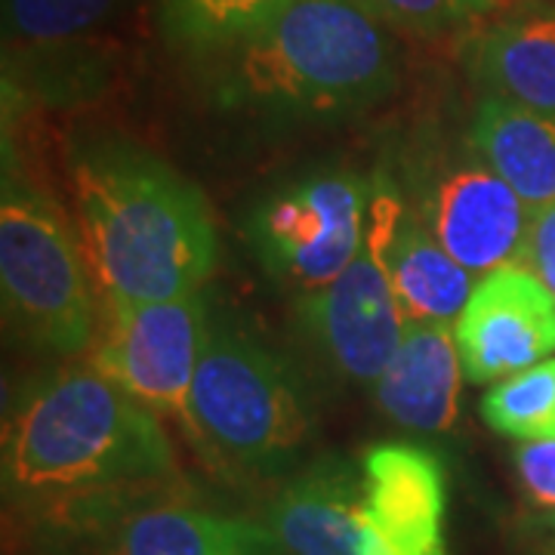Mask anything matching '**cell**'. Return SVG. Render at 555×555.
<instances>
[{"mask_svg":"<svg viewBox=\"0 0 555 555\" xmlns=\"http://www.w3.org/2000/svg\"><path fill=\"white\" fill-rule=\"evenodd\" d=\"M7 506L65 534H108L139 506L177 496L173 444L145 404L93 364L31 379L3 420Z\"/></svg>","mask_w":555,"mask_h":555,"instance_id":"6da1fadb","label":"cell"},{"mask_svg":"<svg viewBox=\"0 0 555 555\" xmlns=\"http://www.w3.org/2000/svg\"><path fill=\"white\" fill-rule=\"evenodd\" d=\"M78 238L100 299L160 302L204 291L217 222L195 182L124 137H87L68 155Z\"/></svg>","mask_w":555,"mask_h":555,"instance_id":"7a4b0ae2","label":"cell"},{"mask_svg":"<svg viewBox=\"0 0 555 555\" xmlns=\"http://www.w3.org/2000/svg\"><path fill=\"white\" fill-rule=\"evenodd\" d=\"M210 56L219 108L278 127L358 118L398 83L392 28L361 0H294Z\"/></svg>","mask_w":555,"mask_h":555,"instance_id":"3957f363","label":"cell"},{"mask_svg":"<svg viewBox=\"0 0 555 555\" xmlns=\"http://www.w3.org/2000/svg\"><path fill=\"white\" fill-rule=\"evenodd\" d=\"M189 444L229 476L294 469L318 429L297 367L229 318H214L189 398Z\"/></svg>","mask_w":555,"mask_h":555,"instance_id":"277c9868","label":"cell"},{"mask_svg":"<svg viewBox=\"0 0 555 555\" xmlns=\"http://www.w3.org/2000/svg\"><path fill=\"white\" fill-rule=\"evenodd\" d=\"M0 294L7 324L31 352L90 356L102 299L80 238L50 201L10 170L0 201Z\"/></svg>","mask_w":555,"mask_h":555,"instance_id":"5b68a950","label":"cell"},{"mask_svg":"<svg viewBox=\"0 0 555 555\" xmlns=\"http://www.w3.org/2000/svg\"><path fill=\"white\" fill-rule=\"evenodd\" d=\"M401 164L404 198L456 262L478 278L521 266L531 210L478 155L469 133L423 130Z\"/></svg>","mask_w":555,"mask_h":555,"instance_id":"8992f818","label":"cell"},{"mask_svg":"<svg viewBox=\"0 0 555 555\" xmlns=\"http://www.w3.org/2000/svg\"><path fill=\"white\" fill-rule=\"evenodd\" d=\"M371 177L346 167H312L278 182L254 204L247 238L266 275L294 299L339 278L367 238Z\"/></svg>","mask_w":555,"mask_h":555,"instance_id":"52a82bcc","label":"cell"},{"mask_svg":"<svg viewBox=\"0 0 555 555\" xmlns=\"http://www.w3.org/2000/svg\"><path fill=\"white\" fill-rule=\"evenodd\" d=\"M210 321L204 291L160 302L102 299L90 364L189 438V398Z\"/></svg>","mask_w":555,"mask_h":555,"instance_id":"ba28073f","label":"cell"},{"mask_svg":"<svg viewBox=\"0 0 555 555\" xmlns=\"http://www.w3.org/2000/svg\"><path fill=\"white\" fill-rule=\"evenodd\" d=\"M297 324L324 367L361 389L377 386L408 318L371 241L343 275L297 299Z\"/></svg>","mask_w":555,"mask_h":555,"instance_id":"9c48e42d","label":"cell"},{"mask_svg":"<svg viewBox=\"0 0 555 555\" xmlns=\"http://www.w3.org/2000/svg\"><path fill=\"white\" fill-rule=\"evenodd\" d=\"M356 555H448V476L438 454L408 441L374 444L364 460Z\"/></svg>","mask_w":555,"mask_h":555,"instance_id":"30bf717a","label":"cell"},{"mask_svg":"<svg viewBox=\"0 0 555 555\" xmlns=\"http://www.w3.org/2000/svg\"><path fill=\"white\" fill-rule=\"evenodd\" d=\"M367 241L396 291L398 306L414 324L454 327L476 291L478 275L456 262L408 204L392 170L371 177Z\"/></svg>","mask_w":555,"mask_h":555,"instance_id":"8fae6325","label":"cell"},{"mask_svg":"<svg viewBox=\"0 0 555 555\" xmlns=\"http://www.w3.org/2000/svg\"><path fill=\"white\" fill-rule=\"evenodd\" d=\"M456 349L469 383H500L555 352V297L525 269L478 278L454 324Z\"/></svg>","mask_w":555,"mask_h":555,"instance_id":"7c38bea8","label":"cell"},{"mask_svg":"<svg viewBox=\"0 0 555 555\" xmlns=\"http://www.w3.org/2000/svg\"><path fill=\"white\" fill-rule=\"evenodd\" d=\"M463 68L481 96L555 115V0H528L478 25Z\"/></svg>","mask_w":555,"mask_h":555,"instance_id":"4fadbf2b","label":"cell"},{"mask_svg":"<svg viewBox=\"0 0 555 555\" xmlns=\"http://www.w3.org/2000/svg\"><path fill=\"white\" fill-rule=\"evenodd\" d=\"M361 503L364 469L324 454L284 481L262 521L287 555H356Z\"/></svg>","mask_w":555,"mask_h":555,"instance_id":"5bb4252c","label":"cell"},{"mask_svg":"<svg viewBox=\"0 0 555 555\" xmlns=\"http://www.w3.org/2000/svg\"><path fill=\"white\" fill-rule=\"evenodd\" d=\"M463 358L454 327L408 321L396 356L371 389L379 411L420 436L448 433L460 416Z\"/></svg>","mask_w":555,"mask_h":555,"instance_id":"9a60e30c","label":"cell"},{"mask_svg":"<svg viewBox=\"0 0 555 555\" xmlns=\"http://www.w3.org/2000/svg\"><path fill=\"white\" fill-rule=\"evenodd\" d=\"M102 555H287L266 521L204 509L179 496L139 506L108 528Z\"/></svg>","mask_w":555,"mask_h":555,"instance_id":"2e32d148","label":"cell"},{"mask_svg":"<svg viewBox=\"0 0 555 555\" xmlns=\"http://www.w3.org/2000/svg\"><path fill=\"white\" fill-rule=\"evenodd\" d=\"M466 133L528 210L555 204V115L478 96Z\"/></svg>","mask_w":555,"mask_h":555,"instance_id":"e0dca14e","label":"cell"},{"mask_svg":"<svg viewBox=\"0 0 555 555\" xmlns=\"http://www.w3.org/2000/svg\"><path fill=\"white\" fill-rule=\"evenodd\" d=\"M294 0H158V25L173 47L217 53L254 35Z\"/></svg>","mask_w":555,"mask_h":555,"instance_id":"ac0fdd59","label":"cell"},{"mask_svg":"<svg viewBox=\"0 0 555 555\" xmlns=\"http://www.w3.org/2000/svg\"><path fill=\"white\" fill-rule=\"evenodd\" d=\"M481 416L516 441L555 438V358L494 383L481 398Z\"/></svg>","mask_w":555,"mask_h":555,"instance_id":"d6986e66","label":"cell"},{"mask_svg":"<svg viewBox=\"0 0 555 555\" xmlns=\"http://www.w3.org/2000/svg\"><path fill=\"white\" fill-rule=\"evenodd\" d=\"M118 0H3L7 50H40L87 40Z\"/></svg>","mask_w":555,"mask_h":555,"instance_id":"ffe728a7","label":"cell"},{"mask_svg":"<svg viewBox=\"0 0 555 555\" xmlns=\"http://www.w3.org/2000/svg\"><path fill=\"white\" fill-rule=\"evenodd\" d=\"M379 22L416 38H441L503 13L506 0H361Z\"/></svg>","mask_w":555,"mask_h":555,"instance_id":"44dd1931","label":"cell"},{"mask_svg":"<svg viewBox=\"0 0 555 555\" xmlns=\"http://www.w3.org/2000/svg\"><path fill=\"white\" fill-rule=\"evenodd\" d=\"M525 496L543 513H555V438L521 441L513 454Z\"/></svg>","mask_w":555,"mask_h":555,"instance_id":"7402d4cb","label":"cell"},{"mask_svg":"<svg viewBox=\"0 0 555 555\" xmlns=\"http://www.w3.org/2000/svg\"><path fill=\"white\" fill-rule=\"evenodd\" d=\"M518 269L531 272L555 297V204L531 210Z\"/></svg>","mask_w":555,"mask_h":555,"instance_id":"603a6c76","label":"cell"},{"mask_svg":"<svg viewBox=\"0 0 555 555\" xmlns=\"http://www.w3.org/2000/svg\"><path fill=\"white\" fill-rule=\"evenodd\" d=\"M543 525H546V531H550V540L543 543V550H540V555H555V513H546V518H543Z\"/></svg>","mask_w":555,"mask_h":555,"instance_id":"cb8c5ba5","label":"cell"}]
</instances>
